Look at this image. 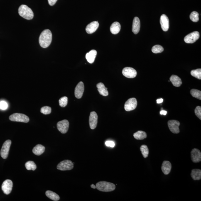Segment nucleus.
Wrapping results in <instances>:
<instances>
[{
  "label": "nucleus",
  "mask_w": 201,
  "mask_h": 201,
  "mask_svg": "<svg viewBox=\"0 0 201 201\" xmlns=\"http://www.w3.org/2000/svg\"><path fill=\"white\" fill-rule=\"evenodd\" d=\"M195 113L196 115L201 120V107L200 106H197L195 109Z\"/></svg>",
  "instance_id": "nucleus-36"
},
{
  "label": "nucleus",
  "mask_w": 201,
  "mask_h": 201,
  "mask_svg": "<svg viewBox=\"0 0 201 201\" xmlns=\"http://www.w3.org/2000/svg\"><path fill=\"white\" fill-rule=\"evenodd\" d=\"M172 165L169 161H165L163 162L161 167L162 171L165 175H168L170 173Z\"/></svg>",
  "instance_id": "nucleus-18"
},
{
  "label": "nucleus",
  "mask_w": 201,
  "mask_h": 201,
  "mask_svg": "<svg viewBox=\"0 0 201 201\" xmlns=\"http://www.w3.org/2000/svg\"><path fill=\"white\" fill-rule=\"evenodd\" d=\"M167 114V111L165 110H162L160 112L161 115H166Z\"/></svg>",
  "instance_id": "nucleus-41"
},
{
  "label": "nucleus",
  "mask_w": 201,
  "mask_h": 201,
  "mask_svg": "<svg viewBox=\"0 0 201 201\" xmlns=\"http://www.w3.org/2000/svg\"><path fill=\"white\" fill-rule=\"evenodd\" d=\"M163 100H163V99H162V98L158 99V100H156L157 103V104L161 103L163 102Z\"/></svg>",
  "instance_id": "nucleus-40"
},
{
  "label": "nucleus",
  "mask_w": 201,
  "mask_h": 201,
  "mask_svg": "<svg viewBox=\"0 0 201 201\" xmlns=\"http://www.w3.org/2000/svg\"><path fill=\"white\" fill-rule=\"evenodd\" d=\"M168 124L169 130L172 133L174 134H179L180 132L179 128L180 125L179 121L176 120H170L168 121Z\"/></svg>",
  "instance_id": "nucleus-9"
},
{
  "label": "nucleus",
  "mask_w": 201,
  "mask_h": 201,
  "mask_svg": "<svg viewBox=\"0 0 201 201\" xmlns=\"http://www.w3.org/2000/svg\"><path fill=\"white\" fill-rule=\"evenodd\" d=\"M105 145L108 147L113 148L115 146V144L114 142L112 141H107L105 142Z\"/></svg>",
  "instance_id": "nucleus-38"
},
{
  "label": "nucleus",
  "mask_w": 201,
  "mask_h": 201,
  "mask_svg": "<svg viewBox=\"0 0 201 201\" xmlns=\"http://www.w3.org/2000/svg\"><path fill=\"white\" fill-rule=\"evenodd\" d=\"M191 159L194 163H198L201 161V152L198 149L194 148L191 152Z\"/></svg>",
  "instance_id": "nucleus-14"
},
{
  "label": "nucleus",
  "mask_w": 201,
  "mask_h": 201,
  "mask_svg": "<svg viewBox=\"0 0 201 201\" xmlns=\"http://www.w3.org/2000/svg\"><path fill=\"white\" fill-rule=\"evenodd\" d=\"M98 116L97 114L95 111L90 113L89 117V123L91 129H94L96 127L98 123Z\"/></svg>",
  "instance_id": "nucleus-13"
},
{
  "label": "nucleus",
  "mask_w": 201,
  "mask_h": 201,
  "mask_svg": "<svg viewBox=\"0 0 201 201\" xmlns=\"http://www.w3.org/2000/svg\"><path fill=\"white\" fill-rule=\"evenodd\" d=\"M134 136L137 140H144L147 138L146 133L143 131H138L134 133Z\"/></svg>",
  "instance_id": "nucleus-27"
},
{
  "label": "nucleus",
  "mask_w": 201,
  "mask_h": 201,
  "mask_svg": "<svg viewBox=\"0 0 201 201\" xmlns=\"http://www.w3.org/2000/svg\"><path fill=\"white\" fill-rule=\"evenodd\" d=\"M160 22L162 29L164 31H167L169 28V20L166 15H162L160 18Z\"/></svg>",
  "instance_id": "nucleus-16"
},
{
  "label": "nucleus",
  "mask_w": 201,
  "mask_h": 201,
  "mask_svg": "<svg viewBox=\"0 0 201 201\" xmlns=\"http://www.w3.org/2000/svg\"><path fill=\"white\" fill-rule=\"evenodd\" d=\"M137 104V100L135 98H131L125 102L124 104V109L126 111H131L136 108Z\"/></svg>",
  "instance_id": "nucleus-8"
},
{
  "label": "nucleus",
  "mask_w": 201,
  "mask_h": 201,
  "mask_svg": "<svg viewBox=\"0 0 201 201\" xmlns=\"http://www.w3.org/2000/svg\"><path fill=\"white\" fill-rule=\"evenodd\" d=\"M13 183L10 179H7L3 182L2 185V189L3 193L6 194H9L12 190Z\"/></svg>",
  "instance_id": "nucleus-12"
},
{
  "label": "nucleus",
  "mask_w": 201,
  "mask_h": 201,
  "mask_svg": "<svg viewBox=\"0 0 201 201\" xmlns=\"http://www.w3.org/2000/svg\"><path fill=\"white\" fill-rule=\"evenodd\" d=\"M46 196L48 198H50V199L55 201H57L59 200L60 197L56 193H55L52 191L48 190L46 192Z\"/></svg>",
  "instance_id": "nucleus-26"
},
{
  "label": "nucleus",
  "mask_w": 201,
  "mask_h": 201,
  "mask_svg": "<svg viewBox=\"0 0 201 201\" xmlns=\"http://www.w3.org/2000/svg\"><path fill=\"white\" fill-rule=\"evenodd\" d=\"M90 187H91L92 188H93V189H95L96 188V185H94L93 184H91Z\"/></svg>",
  "instance_id": "nucleus-42"
},
{
  "label": "nucleus",
  "mask_w": 201,
  "mask_h": 201,
  "mask_svg": "<svg viewBox=\"0 0 201 201\" xmlns=\"http://www.w3.org/2000/svg\"><path fill=\"white\" fill-rule=\"evenodd\" d=\"M9 120L11 121L20 122L25 123H28L30 121L29 118L25 114L21 113H14L10 115Z\"/></svg>",
  "instance_id": "nucleus-4"
},
{
  "label": "nucleus",
  "mask_w": 201,
  "mask_h": 201,
  "mask_svg": "<svg viewBox=\"0 0 201 201\" xmlns=\"http://www.w3.org/2000/svg\"><path fill=\"white\" fill-rule=\"evenodd\" d=\"M11 144V140H7L3 143L1 151V155L4 159H6L8 156Z\"/></svg>",
  "instance_id": "nucleus-6"
},
{
  "label": "nucleus",
  "mask_w": 201,
  "mask_h": 201,
  "mask_svg": "<svg viewBox=\"0 0 201 201\" xmlns=\"http://www.w3.org/2000/svg\"><path fill=\"white\" fill-rule=\"evenodd\" d=\"M45 150V146L41 144H38L33 148L32 152L36 155L39 156L43 154Z\"/></svg>",
  "instance_id": "nucleus-23"
},
{
  "label": "nucleus",
  "mask_w": 201,
  "mask_h": 201,
  "mask_svg": "<svg viewBox=\"0 0 201 201\" xmlns=\"http://www.w3.org/2000/svg\"><path fill=\"white\" fill-rule=\"evenodd\" d=\"M164 49L162 46L159 45H155L152 48V52L154 53H159L164 51Z\"/></svg>",
  "instance_id": "nucleus-32"
},
{
  "label": "nucleus",
  "mask_w": 201,
  "mask_h": 201,
  "mask_svg": "<svg viewBox=\"0 0 201 201\" xmlns=\"http://www.w3.org/2000/svg\"><path fill=\"white\" fill-rule=\"evenodd\" d=\"M190 94L192 96L197 99L201 100V91L196 89H192L191 90Z\"/></svg>",
  "instance_id": "nucleus-31"
},
{
  "label": "nucleus",
  "mask_w": 201,
  "mask_h": 201,
  "mask_svg": "<svg viewBox=\"0 0 201 201\" xmlns=\"http://www.w3.org/2000/svg\"><path fill=\"white\" fill-rule=\"evenodd\" d=\"M52 35L49 30H44L40 34L39 42L40 46L43 48H46L50 46L52 41Z\"/></svg>",
  "instance_id": "nucleus-1"
},
{
  "label": "nucleus",
  "mask_w": 201,
  "mask_h": 201,
  "mask_svg": "<svg viewBox=\"0 0 201 201\" xmlns=\"http://www.w3.org/2000/svg\"><path fill=\"white\" fill-rule=\"evenodd\" d=\"M140 20L138 17H134L133 20L132 31L135 34L139 32L140 30Z\"/></svg>",
  "instance_id": "nucleus-19"
},
{
  "label": "nucleus",
  "mask_w": 201,
  "mask_h": 201,
  "mask_svg": "<svg viewBox=\"0 0 201 201\" xmlns=\"http://www.w3.org/2000/svg\"><path fill=\"white\" fill-rule=\"evenodd\" d=\"M68 103V98L66 96L60 98L59 100V104L60 107H65L67 105Z\"/></svg>",
  "instance_id": "nucleus-34"
},
{
  "label": "nucleus",
  "mask_w": 201,
  "mask_h": 201,
  "mask_svg": "<svg viewBox=\"0 0 201 201\" xmlns=\"http://www.w3.org/2000/svg\"><path fill=\"white\" fill-rule=\"evenodd\" d=\"M18 13L20 16L26 20H31L33 18V11L26 5H22L20 6L18 9Z\"/></svg>",
  "instance_id": "nucleus-2"
},
{
  "label": "nucleus",
  "mask_w": 201,
  "mask_h": 201,
  "mask_svg": "<svg viewBox=\"0 0 201 201\" xmlns=\"http://www.w3.org/2000/svg\"><path fill=\"white\" fill-rule=\"evenodd\" d=\"M140 150L143 157L144 158H146L148 156L149 154V150L148 146L146 145H142L141 146Z\"/></svg>",
  "instance_id": "nucleus-29"
},
{
  "label": "nucleus",
  "mask_w": 201,
  "mask_h": 201,
  "mask_svg": "<svg viewBox=\"0 0 201 201\" xmlns=\"http://www.w3.org/2000/svg\"><path fill=\"white\" fill-rule=\"evenodd\" d=\"M84 90V83L80 82L76 85L75 90V97L77 98H81L83 94Z\"/></svg>",
  "instance_id": "nucleus-15"
},
{
  "label": "nucleus",
  "mask_w": 201,
  "mask_h": 201,
  "mask_svg": "<svg viewBox=\"0 0 201 201\" xmlns=\"http://www.w3.org/2000/svg\"><path fill=\"white\" fill-rule=\"evenodd\" d=\"M190 20L194 22H198L199 20V13L196 11H193L190 16Z\"/></svg>",
  "instance_id": "nucleus-33"
},
{
  "label": "nucleus",
  "mask_w": 201,
  "mask_h": 201,
  "mask_svg": "<svg viewBox=\"0 0 201 201\" xmlns=\"http://www.w3.org/2000/svg\"><path fill=\"white\" fill-rule=\"evenodd\" d=\"M98 91L100 95L104 96H107L109 95L107 88L105 87V85L103 83L100 82L96 85Z\"/></svg>",
  "instance_id": "nucleus-20"
},
{
  "label": "nucleus",
  "mask_w": 201,
  "mask_h": 201,
  "mask_svg": "<svg viewBox=\"0 0 201 201\" xmlns=\"http://www.w3.org/2000/svg\"><path fill=\"white\" fill-rule=\"evenodd\" d=\"M170 81L175 87H179L182 84L180 78L175 75H173L171 76Z\"/></svg>",
  "instance_id": "nucleus-22"
},
{
  "label": "nucleus",
  "mask_w": 201,
  "mask_h": 201,
  "mask_svg": "<svg viewBox=\"0 0 201 201\" xmlns=\"http://www.w3.org/2000/svg\"><path fill=\"white\" fill-rule=\"evenodd\" d=\"M26 169L28 170L34 171L37 168V166L35 163L32 161H28L25 164Z\"/></svg>",
  "instance_id": "nucleus-28"
},
{
  "label": "nucleus",
  "mask_w": 201,
  "mask_h": 201,
  "mask_svg": "<svg viewBox=\"0 0 201 201\" xmlns=\"http://www.w3.org/2000/svg\"><path fill=\"white\" fill-rule=\"evenodd\" d=\"M51 108L49 106H45L41 108L40 112L42 113L47 115L51 113Z\"/></svg>",
  "instance_id": "nucleus-35"
},
{
  "label": "nucleus",
  "mask_w": 201,
  "mask_h": 201,
  "mask_svg": "<svg viewBox=\"0 0 201 201\" xmlns=\"http://www.w3.org/2000/svg\"><path fill=\"white\" fill-rule=\"evenodd\" d=\"M57 0H48V3L50 6H53L57 2Z\"/></svg>",
  "instance_id": "nucleus-39"
},
{
  "label": "nucleus",
  "mask_w": 201,
  "mask_h": 201,
  "mask_svg": "<svg viewBox=\"0 0 201 201\" xmlns=\"http://www.w3.org/2000/svg\"><path fill=\"white\" fill-rule=\"evenodd\" d=\"M191 75L193 77L200 80L201 79V69H198L192 70L191 71Z\"/></svg>",
  "instance_id": "nucleus-30"
},
{
  "label": "nucleus",
  "mask_w": 201,
  "mask_h": 201,
  "mask_svg": "<svg viewBox=\"0 0 201 201\" xmlns=\"http://www.w3.org/2000/svg\"><path fill=\"white\" fill-rule=\"evenodd\" d=\"M8 108V104L6 102L1 101L0 102V109L2 110H5Z\"/></svg>",
  "instance_id": "nucleus-37"
},
{
  "label": "nucleus",
  "mask_w": 201,
  "mask_h": 201,
  "mask_svg": "<svg viewBox=\"0 0 201 201\" xmlns=\"http://www.w3.org/2000/svg\"><path fill=\"white\" fill-rule=\"evenodd\" d=\"M69 122L66 120H64L58 122L57 123V128L59 131L62 134H65L67 132L68 130Z\"/></svg>",
  "instance_id": "nucleus-10"
},
{
  "label": "nucleus",
  "mask_w": 201,
  "mask_h": 201,
  "mask_svg": "<svg viewBox=\"0 0 201 201\" xmlns=\"http://www.w3.org/2000/svg\"><path fill=\"white\" fill-rule=\"evenodd\" d=\"M74 163L71 161L65 160L60 162L57 166L58 170L61 171L70 170L74 168Z\"/></svg>",
  "instance_id": "nucleus-5"
},
{
  "label": "nucleus",
  "mask_w": 201,
  "mask_h": 201,
  "mask_svg": "<svg viewBox=\"0 0 201 201\" xmlns=\"http://www.w3.org/2000/svg\"><path fill=\"white\" fill-rule=\"evenodd\" d=\"M191 176L194 180H199L201 179V170L199 169H193L192 171Z\"/></svg>",
  "instance_id": "nucleus-25"
},
{
  "label": "nucleus",
  "mask_w": 201,
  "mask_h": 201,
  "mask_svg": "<svg viewBox=\"0 0 201 201\" xmlns=\"http://www.w3.org/2000/svg\"><path fill=\"white\" fill-rule=\"evenodd\" d=\"M97 52L95 50H92L88 53L86 55V58L88 62L90 63H93L95 60Z\"/></svg>",
  "instance_id": "nucleus-21"
},
{
  "label": "nucleus",
  "mask_w": 201,
  "mask_h": 201,
  "mask_svg": "<svg viewBox=\"0 0 201 201\" xmlns=\"http://www.w3.org/2000/svg\"><path fill=\"white\" fill-rule=\"evenodd\" d=\"M99 26V23L97 21H95L90 22L86 26V32L89 34L93 33L97 30Z\"/></svg>",
  "instance_id": "nucleus-17"
},
{
  "label": "nucleus",
  "mask_w": 201,
  "mask_h": 201,
  "mask_svg": "<svg viewBox=\"0 0 201 201\" xmlns=\"http://www.w3.org/2000/svg\"><path fill=\"white\" fill-rule=\"evenodd\" d=\"M96 187L98 190L103 192H112L115 189V184L105 181L98 182L96 184Z\"/></svg>",
  "instance_id": "nucleus-3"
},
{
  "label": "nucleus",
  "mask_w": 201,
  "mask_h": 201,
  "mask_svg": "<svg viewBox=\"0 0 201 201\" xmlns=\"http://www.w3.org/2000/svg\"><path fill=\"white\" fill-rule=\"evenodd\" d=\"M122 74L125 77L129 78H134L136 77L137 73L133 68L125 67L123 70Z\"/></svg>",
  "instance_id": "nucleus-11"
},
{
  "label": "nucleus",
  "mask_w": 201,
  "mask_h": 201,
  "mask_svg": "<svg viewBox=\"0 0 201 201\" xmlns=\"http://www.w3.org/2000/svg\"><path fill=\"white\" fill-rule=\"evenodd\" d=\"M200 34L198 31H196L188 34L184 37V41L187 43H193L199 39Z\"/></svg>",
  "instance_id": "nucleus-7"
},
{
  "label": "nucleus",
  "mask_w": 201,
  "mask_h": 201,
  "mask_svg": "<svg viewBox=\"0 0 201 201\" xmlns=\"http://www.w3.org/2000/svg\"><path fill=\"white\" fill-rule=\"evenodd\" d=\"M121 29L120 24L117 22H114L111 26V32L113 34H117L120 32Z\"/></svg>",
  "instance_id": "nucleus-24"
}]
</instances>
